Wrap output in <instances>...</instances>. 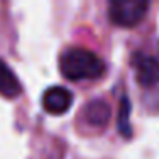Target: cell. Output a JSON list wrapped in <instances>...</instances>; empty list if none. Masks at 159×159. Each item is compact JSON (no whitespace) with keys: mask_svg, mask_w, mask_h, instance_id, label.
<instances>
[{"mask_svg":"<svg viewBox=\"0 0 159 159\" xmlns=\"http://www.w3.org/2000/svg\"><path fill=\"white\" fill-rule=\"evenodd\" d=\"M60 72L69 80H94L104 75L106 63L94 52L79 46L67 48L60 55Z\"/></svg>","mask_w":159,"mask_h":159,"instance_id":"1","label":"cell"},{"mask_svg":"<svg viewBox=\"0 0 159 159\" xmlns=\"http://www.w3.org/2000/svg\"><path fill=\"white\" fill-rule=\"evenodd\" d=\"M151 4L144 0H116L108 5V17L121 28H134L145 17Z\"/></svg>","mask_w":159,"mask_h":159,"instance_id":"2","label":"cell"},{"mask_svg":"<svg viewBox=\"0 0 159 159\" xmlns=\"http://www.w3.org/2000/svg\"><path fill=\"white\" fill-rule=\"evenodd\" d=\"M132 67L135 79L142 87H154L159 84V60L145 53H135L132 57Z\"/></svg>","mask_w":159,"mask_h":159,"instance_id":"3","label":"cell"},{"mask_svg":"<svg viewBox=\"0 0 159 159\" xmlns=\"http://www.w3.org/2000/svg\"><path fill=\"white\" fill-rule=\"evenodd\" d=\"M74 103V96L67 87L63 86H52L43 93L41 104L46 113L50 115H63L70 110Z\"/></svg>","mask_w":159,"mask_h":159,"instance_id":"4","label":"cell"},{"mask_svg":"<svg viewBox=\"0 0 159 159\" xmlns=\"http://www.w3.org/2000/svg\"><path fill=\"white\" fill-rule=\"evenodd\" d=\"M84 118L87 125L96 128H104L111 118V108L103 99H93L84 106Z\"/></svg>","mask_w":159,"mask_h":159,"instance_id":"5","label":"cell"},{"mask_svg":"<svg viewBox=\"0 0 159 159\" xmlns=\"http://www.w3.org/2000/svg\"><path fill=\"white\" fill-rule=\"evenodd\" d=\"M22 86L14 70L0 58V94L7 99H14L21 94Z\"/></svg>","mask_w":159,"mask_h":159,"instance_id":"6","label":"cell"},{"mask_svg":"<svg viewBox=\"0 0 159 159\" xmlns=\"http://www.w3.org/2000/svg\"><path fill=\"white\" fill-rule=\"evenodd\" d=\"M130 111H132V104L128 96H123L120 99V106H118V132L123 135L125 139L132 137V127H130Z\"/></svg>","mask_w":159,"mask_h":159,"instance_id":"7","label":"cell"}]
</instances>
